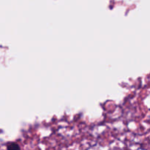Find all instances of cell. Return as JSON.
I'll use <instances>...</instances> for the list:
<instances>
[{
    "instance_id": "cell-1",
    "label": "cell",
    "mask_w": 150,
    "mask_h": 150,
    "mask_svg": "<svg viewBox=\"0 0 150 150\" xmlns=\"http://www.w3.org/2000/svg\"><path fill=\"white\" fill-rule=\"evenodd\" d=\"M7 150H21V147L16 142H8L7 144Z\"/></svg>"
}]
</instances>
